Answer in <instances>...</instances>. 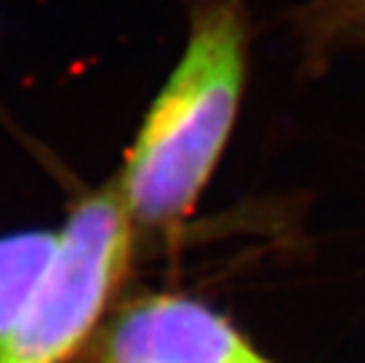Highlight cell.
<instances>
[{"instance_id": "obj_5", "label": "cell", "mask_w": 365, "mask_h": 363, "mask_svg": "<svg viewBox=\"0 0 365 363\" xmlns=\"http://www.w3.org/2000/svg\"><path fill=\"white\" fill-rule=\"evenodd\" d=\"M255 363H269V361H264V359L259 357V359H257V361H255Z\"/></svg>"}, {"instance_id": "obj_1", "label": "cell", "mask_w": 365, "mask_h": 363, "mask_svg": "<svg viewBox=\"0 0 365 363\" xmlns=\"http://www.w3.org/2000/svg\"><path fill=\"white\" fill-rule=\"evenodd\" d=\"M245 21L231 0L205 5L132 146L120 191L132 222L173 227L193 210L234 128L245 81Z\"/></svg>"}, {"instance_id": "obj_2", "label": "cell", "mask_w": 365, "mask_h": 363, "mask_svg": "<svg viewBox=\"0 0 365 363\" xmlns=\"http://www.w3.org/2000/svg\"><path fill=\"white\" fill-rule=\"evenodd\" d=\"M130 245L132 215L118 182L76 200L48 269L0 347V363L71 361L125 274Z\"/></svg>"}, {"instance_id": "obj_3", "label": "cell", "mask_w": 365, "mask_h": 363, "mask_svg": "<svg viewBox=\"0 0 365 363\" xmlns=\"http://www.w3.org/2000/svg\"><path fill=\"white\" fill-rule=\"evenodd\" d=\"M250 344L227 319L189 297L156 295L115 316L97 363H255Z\"/></svg>"}, {"instance_id": "obj_4", "label": "cell", "mask_w": 365, "mask_h": 363, "mask_svg": "<svg viewBox=\"0 0 365 363\" xmlns=\"http://www.w3.org/2000/svg\"><path fill=\"white\" fill-rule=\"evenodd\" d=\"M54 248L57 234L45 229L0 236V347L24 314Z\"/></svg>"}]
</instances>
